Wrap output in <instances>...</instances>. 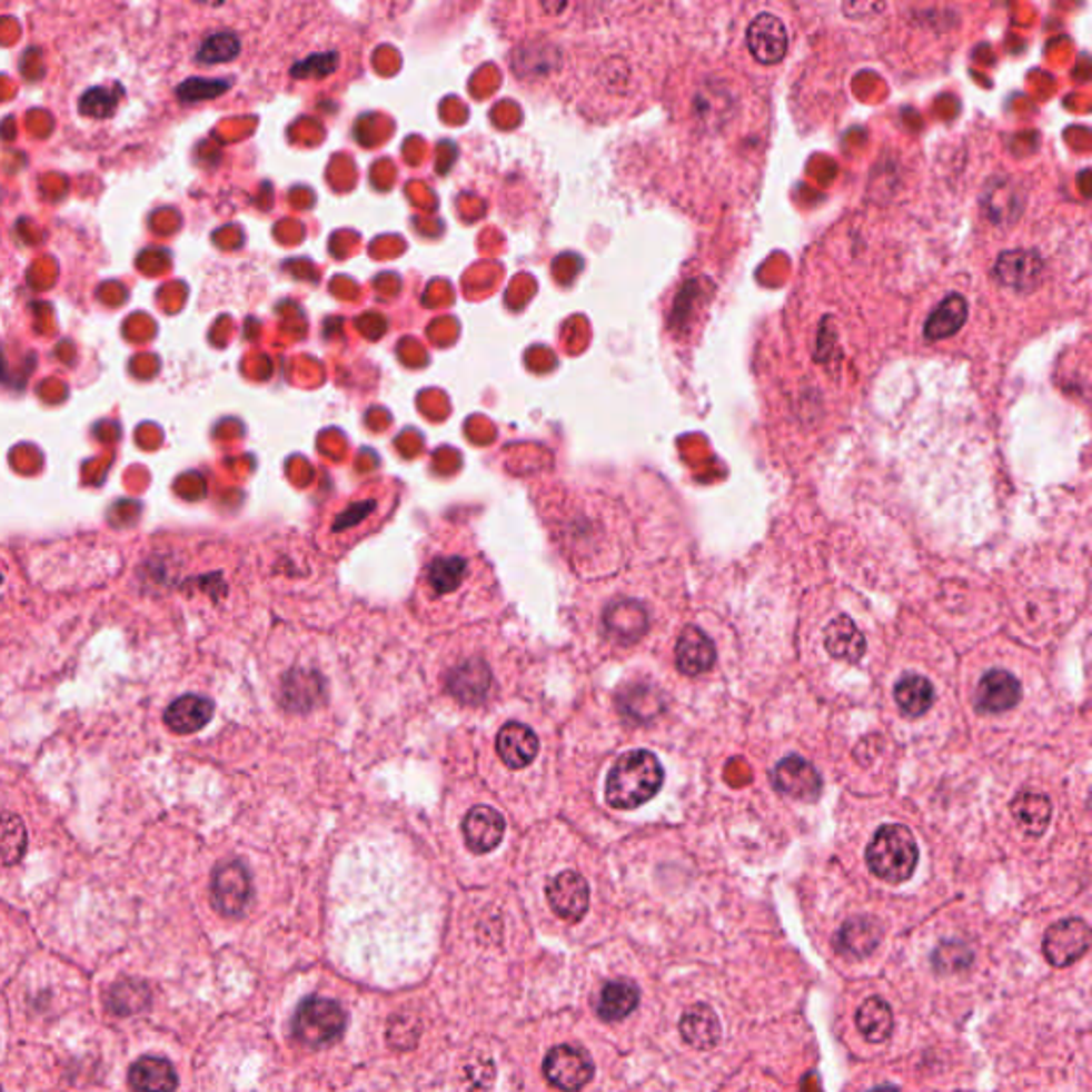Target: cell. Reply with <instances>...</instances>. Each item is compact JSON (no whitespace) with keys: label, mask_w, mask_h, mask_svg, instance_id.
<instances>
[{"label":"cell","mask_w":1092,"mask_h":1092,"mask_svg":"<svg viewBox=\"0 0 1092 1092\" xmlns=\"http://www.w3.org/2000/svg\"><path fill=\"white\" fill-rule=\"evenodd\" d=\"M971 963V952L964 947L963 943H943L936 947L933 964L941 971H956L961 966Z\"/></svg>","instance_id":"cell-31"},{"label":"cell","mask_w":1092,"mask_h":1092,"mask_svg":"<svg viewBox=\"0 0 1092 1092\" xmlns=\"http://www.w3.org/2000/svg\"><path fill=\"white\" fill-rule=\"evenodd\" d=\"M0 583H2V576H0Z\"/></svg>","instance_id":"cell-33"},{"label":"cell","mask_w":1092,"mask_h":1092,"mask_svg":"<svg viewBox=\"0 0 1092 1092\" xmlns=\"http://www.w3.org/2000/svg\"><path fill=\"white\" fill-rule=\"evenodd\" d=\"M129 1084L137 1092H173L178 1089V1075L167 1059L141 1056L130 1065Z\"/></svg>","instance_id":"cell-17"},{"label":"cell","mask_w":1092,"mask_h":1092,"mask_svg":"<svg viewBox=\"0 0 1092 1092\" xmlns=\"http://www.w3.org/2000/svg\"><path fill=\"white\" fill-rule=\"evenodd\" d=\"M506 831L504 817L492 806H474L464 820V838L474 854L495 850Z\"/></svg>","instance_id":"cell-14"},{"label":"cell","mask_w":1092,"mask_h":1092,"mask_svg":"<svg viewBox=\"0 0 1092 1092\" xmlns=\"http://www.w3.org/2000/svg\"><path fill=\"white\" fill-rule=\"evenodd\" d=\"M346 1029V1012L341 1005L322 999L310 996L306 999L292 1017V1035L308 1048H325L339 1040Z\"/></svg>","instance_id":"cell-4"},{"label":"cell","mask_w":1092,"mask_h":1092,"mask_svg":"<svg viewBox=\"0 0 1092 1092\" xmlns=\"http://www.w3.org/2000/svg\"><path fill=\"white\" fill-rule=\"evenodd\" d=\"M209 13L208 18H192L188 34H180L178 43L176 64L188 67L178 90L190 103L216 99L235 86V78L248 71L255 60L252 50H257V39L250 32L259 24L252 18L235 16V4L209 7Z\"/></svg>","instance_id":"cell-1"},{"label":"cell","mask_w":1092,"mask_h":1092,"mask_svg":"<svg viewBox=\"0 0 1092 1092\" xmlns=\"http://www.w3.org/2000/svg\"><path fill=\"white\" fill-rule=\"evenodd\" d=\"M546 899L559 917L578 922L589 910V885L583 875L564 871L546 887Z\"/></svg>","instance_id":"cell-10"},{"label":"cell","mask_w":1092,"mask_h":1092,"mask_svg":"<svg viewBox=\"0 0 1092 1092\" xmlns=\"http://www.w3.org/2000/svg\"><path fill=\"white\" fill-rule=\"evenodd\" d=\"M450 689L464 703H480L489 689V671L483 662H468L450 676Z\"/></svg>","instance_id":"cell-29"},{"label":"cell","mask_w":1092,"mask_h":1092,"mask_svg":"<svg viewBox=\"0 0 1092 1092\" xmlns=\"http://www.w3.org/2000/svg\"><path fill=\"white\" fill-rule=\"evenodd\" d=\"M1020 696L1022 689L1014 675H1010L1007 671H990L980 681L975 706L982 713H1003L1007 708H1014L1020 703Z\"/></svg>","instance_id":"cell-15"},{"label":"cell","mask_w":1092,"mask_h":1092,"mask_svg":"<svg viewBox=\"0 0 1092 1092\" xmlns=\"http://www.w3.org/2000/svg\"><path fill=\"white\" fill-rule=\"evenodd\" d=\"M1091 947V929L1080 917H1069L1050 926L1043 936V956L1052 966H1069Z\"/></svg>","instance_id":"cell-7"},{"label":"cell","mask_w":1092,"mask_h":1092,"mask_svg":"<svg viewBox=\"0 0 1092 1092\" xmlns=\"http://www.w3.org/2000/svg\"><path fill=\"white\" fill-rule=\"evenodd\" d=\"M1012 813L1024 833L1041 836L1052 820V803L1043 794L1022 792L1012 805Z\"/></svg>","instance_id":"cell-25"},{"label":"cell","mask_w":1092,"mask_h":1092,"mask_svg":"<svg viewBox=\"0 0 1092 1092\" xmlns=\"http://www.w3.org/2000/svg\"><path fill=\"white\" fill-rule=\"evenodd\" d=\"M994 278L1014 290H1035L1043 278V260L1035 250H1007L994 262Z\"/></svg>","instance_id":"cell-11"},{"label":"cell","mask_w":1092,"mask_h":1092,"mask_svg":"<svg viewBox=\"0 0 1092 1092\" xmlns=\"http://www.w3.org/2000/svg\"><path fill=\"white\" fill-rule=\"evenodd\" d=\"M211 715H214V704L209 703L208 698L188 694L171 703V706L165 711V724L176 734H192L208 726Z\"/></svg>","instance_id":"cell-20"},{"label":"cell","mask_w":1092,"mask_h":1092,"mask_svg":"<svg viewBox=\"0 0 1092 1092\" xmlns=\"http://www.w3.org/2000/svg\"><path fill=\"white\" fill-rule=\"evenodd\" d=\"M871 1092H901V1091H899L896 1086H887V1084H885V1086H877V1089H873V1091Z\"/></svg>","instance_id":"cell-32"},{"label":"cell","mask_w":1092,"mask_h":1092,"mask_svg":"<svg viewBox=\"0 0 1092 1092\" xmlns=\"http://www.w3.org/2000/svg\"><path fill=\"white\" fill-rule=\"evenodd\" d=\"M546 1080L564 1092H576L585 1089L592 1078H594V1063L592 1059L574 1045H555L546 1054L545 1065Z\"/></svg>","instance_id":"cell-6"},{"label":"cell","mask_w":1092,"mask_h":1092,"mask_svg":"<svg viewBox=\"0 0 1092 1092\" xmlns=\"http://www.w3.org/2000/svg\"><path fill=\"white\" fill-rule=\"evenodd\" d=\"M28 850V833L22 817L0 813V864L13 866L22 862Z\"/></svg>","instance_id":"cell-28"},{"label":"cell","mask_w":1092,"mask_h":1092,"mask_svg":"<svg viewBox=\"0 0 1092 1092\" xmlns=\"http://www.w3.org/2000/svg\"><path fill=\"white\" fill-rule=\"evenodd\" d=\"M681 1038L696 1050H711L722 1038L717 1014L708 1005L689 1007L678 1024Z\"/></svg>","instance_id":"cell-19"},{"label":"cell","mask_w":1092,"mask_h":1092,"mask_svg":"<svg viewBox=\"0 0 1092 1092\" xmlns=\"http://www.w3.org/2000/svg\"><path fill=\"white\" fill-rule=\"evenodd\" d=\"M787 30L775 13H760L747 28V48L760 64H777L787 53Z\"/></svg>","instance_id":"cell-8"},{"label":"cell","mask_w":1092,"mask_h":1092,"mask_svg":"<svg viewBox=\"0 0 1092 1092\" xmlns=\"http://www.w3.org/2000/svg\"><path fill=\"white\" fill-rule=\"evenodd\" d=\"M540 749L538 736L534 729L523 726V724H506L497 734V754L506 762L510 768H525L529 766Z\"/></svg>","instance_id":"cell-16"},{"label":"cell","mask_w":1092,"mask_h":1092,"mask_svg":"<svg viewBox=\"0 0 1092 1092\" xmlns=\"http://www.w3.org/2000/svg\"><path fill=\"white\" fill-rule=\"evenodd\" d=\"M427 578H429V585L436 594H450L455 592L461 580L466 578V562L457 555H443V557H436L431 564H429V570H427Z\"/></svg>","instance_id":"cell-30"},{"label":"cell","mask_w":1092,"mask_h":1092,"mask_svg":"<svg viewBox=\"0 0 1092 1092\" xmlns=\"http://www.w3.org/2000/svg\"><path fill=\"white\" fill-rule=\"evenodd\" d=\"M773 783L780 792L798 801H815L822 792L820 773L801 755H787L781 760L773 771Z\"/></svg>","instance_id":"cell-9"},{"label":"cell","mask_w":1092,"mask_h":1092,"mask_svg":"<svg viewBox=\"0 0 1092 1092\" xmlns=\"http://www.w3.org/2000/svg\"><path fill=\"white\" fill-rule=\"evenodd\" d=\"M824 645L826 651L843 662H860V657L866 651V641L850 617L841 615L824 629Z\"/></svg>","instance_id":"cell-21"},{"label":"cell","mask_w":1092,"mask_h":1092,"mask_svg":"<svg viewBox=\"0 0 1092 1092\" xmlns=\"http://www.w3.org/2000/svg\"><path fill=\"white\" fill-rule=\"evenodd\" d=\"M641 990L629 980L608 982L598 999V1015L606 1022H619L638 1007Z\"/></svg>","instance_id":"cell-23"},{"label":"cell","mask_w":1092,"mask_h":1092,"mask_svg":"<svg viewBox=\"0 0 1092 1092\" xmlns=\"http://www.w3.org/2000/svg\"><path fill=\"white\" fill-rule=\"evenodd\" d=\"M252 899V882L248 868L239 860L216 866L211 875V903L227 917L244 915Z\"/></svg>","instance_id":"cell-5"},{"label":"cell","mask_w":1092,"mask_h":1092,"mask_svg":"<svg viewBox=\"0 0 1092 1092\" xmlns=\"http://www.w3.org/2000/svg\"><path fill=\"white\" fill-rule=\"evenodd\" d=\"M920 860L915 836L903 824L882 826L866 850V862L875 877L887 884L907 882Z\"/></svg>","instance_id":"cell-3"},{"label":"cell","mask_w":1092,"mask_h":1092,"mask_svg":"<svg viewBox=\"0 0 1092 1092\" xmlns=\"http://www.w3.org/2000/svg\"><path fill=\"white\" fill-rule=\"evenodd\" d=\"M675 653L678 673L687 676L703 675L713 668V664L717 659V651H715L713 641L696 625H687L681 632Z\"/></svg>","instance_id":"cell-13"},{"label":"cell","mask_w":1092,"mask_h":1092,"mask_svg":"<svg viewBox=\"0 0 1092 1092\" xmlns=\"http://www.w3.org/2000/svg\"><path fill=\"white\" fill-rule=\"evenodd\" d=\"M966 318H969V304L964 301L963 295H947L936 306L935 312L929 316L924 336L931 341L952 338L963 329Z\"/></svg>","instance_id":"cell-22"},{"label":"cell","mask_w":1092,"mask_h":1092,"mask_svg":"<svg viewBox=\"0 0 1092 1092\" xmlns=\"http://www.w3.org/2000/svg\"><path fill=\"white\" fill-rule=\"evenodd\" d=\"M604 624H606L608 634L615 636L617 641L634 643L647 632L649 619H647V610L643 608V604L624 599V602H615L606 608Z\"/></svg>","instance_id":"cell-18"},{"label":"cell","mask_w":1092,"mask_h":1092,"mask_svg":"<svg viewBox=\"0 0 1092 1092\" xmlns=\"http://www.w3.org/2000/svg\"><path fill=\"white\" fill-rule=\"evenodd\" d=\"M152 1001V992L141 980H120L105 994V1005L111 1014L132 1015L143 1012Z\"/></svg>","instance_id":"cell-24"},{"label":"cell","mask_w":1092,"mask_h":1092,"mask_svg":"<svg viewBox=\"0 0 1092 1092\" xmlns=\"http://www.w3.org/2000/svg\"><path fill=\"white\" fill-rule=\"evenodd\" d=\"M894 701L907 717H920L935 703V689L924 676L905 675L894 687Z\"/></svg>","instance_id":"cell-27"},{"label":"cell","mask_w":1092,"mask_h":1092,"mask_svg":"<svg viewBox=\"0 0 1092 1092\" xmlns=\"http://www.w3.org/2000/svg\"><path fill=\"white\" fill-rule=\"evenodd\" d=\"M856 1024H858V1031L866 1041L882 1043V1041L890 1040V1035L894 1031L892 1007L885 1003L884 999L871 996L860 1005Z\"/></svg>","instance_id":"cell-26"},{"label":"cell","mask_w":1092,"mask_h":1092,"mask_svg":"<svg viewBox=\"0 0 1092 1092\" xmlns=\"http://www.w3.org/2000/svg\"><path fill=\"white\" fill-rule=\"evenodd\" d=\"M664 783V768L651 752L636 749L622 755L608 773L606 801L613 808H636L649 803Z\"/></svg>","instance_id":"cell-2"},{"label":"cell","mask_w":1092,"mask_h":1092,"mask_svg":"<svg viewBox=\"0 0 1092 1092\" xmlns=\"http://www.w3.org/2000/svg\"><path fill=\"white\" fill-rule=\"evenodd\" d=\"M882 941H884V926H882V922L877 917L858 915V917L847 920L838 929V933L834 936V947L843 956L866 959V956H871L880 947Z\"/></svg>","instance_id":"cell-12"}]
</instances>
